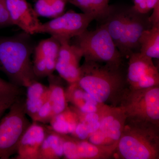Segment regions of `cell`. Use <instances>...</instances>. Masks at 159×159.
Returning a JSON list of instances; mask_svg holds the SVG:
<instances>
[{"mask_svg":"<svg viewBox=\"0 0 159 159\" xmlns=\"http://www.w3.org/2000/svg\"><path fill=\"white\" fill-rule=\"evenodd\" d=\"M48 77L50 89L49 101L54 117L67 108V101L65 91L62 85L52 74Z\"/></svg>","mask_w":159,"mask_h":159,"instance_id":"obj_22","label":"cell"},{"mask_svg":"<svg viewBox=\"0 0 159 159\" xmlns=\"http://www.w3.org/2000/svg\"><path fill=\"white\" fill-rule=\"evenodd\" d=\"M146 3L148 11H149L159 4V0H146Z\"/></svg>","mask_w":159,"mask_h":159,"instance_id":"obj_31","label":"cell"},{"mask_svg":"<svg viewBox=\"0 0 159 159\" xmlns=\"http://www.w3.org/2000/svg\"><path fill=\"white\" fill-rule=\"evenodd\" d=\"M97 112L99 126L89 137L88 141L94 145H109L119 142L125 125L126 116L119 106L102 104Z\"/></svg>","mask_w":159,"mask_h":159,"instance_id":"obj_8","label":"cell"},{"mask_svg":"<svg viewBox=\"0 0 159 159\" xmlns=\"http://www.w3.org/2000/svg\"><path fill=\"white\" fill-rule=\"evenodd\" d=\"M113 157L120 159H159V125L126 119Z\"/></svg>","mask_w":159,"mask_h":159,"instance_id":"obj_2","label":"cell"},{"mask_svg":"<svg viewBox=\"0 0 159 159\" xmlns=\"http://www.w3.org/2000/svg\"><path fill=\"white\" fill-rule=\"evenodd\" d=\"M79 122L77 113L74 109L67 107L62 112L53 117L50 122L51 128L56 132L73 134Z\"/></svg>","mask_w":159,"mask_h":159,"instance_id":"obj_20","label":"cell"},{"mask_svg":"<svg viewBox=\"0 0 159 159\" xmlns=\"http://www.w3.org/2000/svg\"><path fill=\"white\" fill-rule=\"evenodd\" d=\"M70 2L83 13L92 15L96 19L102 20L107 16L111 8L109 5V0H70Z\"/></svg>","mask_w":159,"mask_h":159,"instance_id":"obj_23","label":"cell"},{"mask_svg":"<svg viewBox=\"0 0 159 159\" xmlns=\"http://www.w3.org/2000/svg\"><path fill=\"white\" fill-rule=\"evenodd\" d=\"M140 53L152 58H159V26L144 31L139 41Z\"/></svg>","mask_w":159,"mask_h":159,"instance_id":"obj_21","label":"cell"},{"mask_svg":"<svg viewBox=\"0 0 159 159\" xmlns=\"http://www.w3.org/2000/svg\"><path fill=\"white\" fill-rule=\"evenodd\" d=\"M19 97L0 119L1 159H9L16 153L20 140L31 123L26 116L24 102Z\"/></svg>","mask_w":159,"mask_h":159,"instance_id":"obj_6","label":"cell"},{"mask_svg":"<svg viewBox=\"0 0 159 159\" xmlns=\"http://www.w3.org/2000/svg\"><path fill=\"white\" fill-rule=\"evenodd\" d=\"M61 135L64 140L63 157L66 159H109L113 157L118 143L109 145H96L88 140H80L68 134Z\"/></svg>","mask_w":159,"mask_h":159,"instance_id":"obj_10","label":"cell"},{"mask_svg":"<svg viewBox=\"0 0 159 159\" xmlns=\"http://www.w3.org/2000/svg\"><path fill=\"white\" fill-rule=\"evenodd\" d=\"M27 88V99L24 102L25 109L27 115L33 121L40 109L49 100L50 89L36 80Z\"/></svg>","mask_w":159,"mask_h":159,"instance_id":"obj_18","label":"cell"},{"mask_svg":"<svg viewBox=\"0 0 159 159\" xmlns=\"http://www.w3.org/2000/svg\"><path fill=\"white\" fill-rule=\"evenodd\" d=\"M12 25L7 9L6 0H0V28Z\"/></svg>","mask_w":159,"mask_h":159,"instance_id":"obj_27","label":"cell"},{"mask_svg":"<svg viewBox=\"0 0 159 159\" xmlns=\"http://www.w3.org/2000/svg\"><path fill=\"white\" fill-rule=\"evenodd\" d=\"M12 25L19 27L26 34H35L41 23L34 9L26 0H6Z\"/></svg>","mask_w":159,"mask_h":159,"instance_id":"obj_13","label":"cell"},{"mask_svg":"<svg viewBox=\"0 0 159 159\" xmlns=\"http://www.w3.org/2000/svg\"><path fill=\"white\" fill-rule=\"evenodd\" d=\"M77 83L100 104L119 106L129 88L122 66L85 61Z\"/></svg>","mask_w":159,"mask_h":159,"instance_id":"obj_1","label":"cell"},{"mask_svg":"<svg viewBox=\"0 0 159 159\" xmlns=\"http://www.w3.org/2000/svg\"><path fill=\"white\" fill-rule=\"evenodd\" d=\"M76 44L85 61L120 66L122 56L104 24L94 31L85 30L76 37Z\"/></svg>","mask_w":159,"mask_h":159,"instance_id":"obj_4","label":"cell"},{"mask_svg":"<svg viewBox=\"0 0 159 159\" xmlns=\"http://www.w3.org/2000/svg\"><path fill=\"white\" fill-rule=\"evenodd\" d=\"M64 140L61 134L48 127L45 138L39 151L38 159H59L63 157Z\"/></svg>","mask_w":159,"mask_h":159,"instance_id":"obj_19","label":"cell"},{"mask_svg":"<svg viewBox=\"0 0 159 159\" xmlns=\"http://www.w3.org/2000/svg\"><path fill=\"white\" fill-rule=\"evenodd\" d=\"M48 131V127L33 122L27 129L18 146L16 159H38L39 151Z\"/></svg>","mask_w":159,"mask_h":159,"instance_id":"obj_15","label":"cell"},{"mask_svg":"<svg viewBox=\"0 0 159 159\" xmlns=\"http://www.w3.org/2000/svg\"><path fill=\"white\" fill-rule=\"evenodd\" d=\"M34 10L38 16L57 17L54 0H37L34 5Z\"/></svg>","mask_w":159,"mask_h":159,"instance_id":"obj_24","label":"cell"},{"mask_svg":"<svg viewBox=\"0 0 159 159\" xmlns=\"http://www.w3.org/2000/svg\"><path fill=\"white\" fill-rule=\"evenodd\" d=\"M32 49L21 37H0V71L10 82L27 87L36 79L31 56Z\"/></svg>","mask_w":159,"mask_h":159,"instance_id":"obj_3","label":"cell"},{"mask_svg":"<svg viewBox=\"0 0 159 159\" xmlns=\"http://www.w3.org/2000/svg\"><path fill=\"white\" fill-rule=\"evenodd\" d=\"M60 47L59 41L52 36L41 41L36 46L33 64L36 77L49 76L55 70Z\"/></svg>","mask_w":159,"mask_h":159,"instance_id":"obj_12","label":"cell"},{"mask_svg":"<svg viewBox=\"0 0 159 159\" xmlns=\"http://www.w3.org/2000/svg\"><path fill=\"white\" fill-rule=\"evenodd\" d=\"M127 9L111 7L108 14L103 20V24L122 57L129 56L125 34Z\"/></svg>","mask_w":159,"mask_h":159,"instance_id":"obj_14","label":"cell"},{"mask_svg":"<svg viewBox=\"0 0 159 159\" xmlns=\"http://www.w3.org/2000/svg\"><path fill=\"white\" fill-rule=\"evenodd\" d=\"M21 89L19 87L8 82L0 77V98L10 97H19Z\"/></svg>","mask_w":159,"mask_h":159,"instance_id":"obj_25","label":"cell"},{"mask_svg":"<svg viewBox=\"0 0 159 159\" xmlns=\"http://www.w3.org/2000/svg\"><path fill=\"white\" fill-rule=\"evenodd\" d=\"M134 9L139 13L142 14H147L148 11L147 8L146 0H134Z\"/></svg>","mask_w":159,"mask_h":159,"instance_id":"obj_29","label":"cell"},{"mask_svg":"<svg viewBox=\"0 0 159 159\" xmlns=\"http://www.w3.org/2000/svg\"><path fill=\"white\" fill-rule=\"evenodd\" d=\"M129 57L126 77L129 89H138L159 85L158 70L152 58L140 52H133Z\"/></svg>","mask_w":159,"mask_h":159,"instance_id":"obj_9","label":"cell"},{"mask_svg":"<svg viewBox=\"0 0 159 159\" xmlns=\"http://www.w3.org/2000/svg\"><path fill=\"white\" fill-rule=\"evenodd\" d=\"M53 117L52 108L48 100L40 109L33 122L47 123L50 122Z\"/></svg>","mask_w":159,"mask_h":159,"instance_id":"obj_26","label":"cell"},{"mask_svg":"<svg viewBox=\"0 0 159 159\" xmlns=\"http://www.w3.org/2000/svg\"><path fill=\"white\" fill-rule=\"evenodd\" d=\"M96 18L92 15L68 11L54 19L41 24L35 34H50L59 41L69 42L87 30L89 25Z\"/></svg>","mask_w":159,"mask_h":159,"instance_id":"obj_7","label":"cell"},{"mask_svg":"<svg viewBox=\"0 0 159 159\" xmlns=\"http://www.w3.org/2000/svg\"><path fill=\"white\" fill-rule=\"evenodd\" d=\"M152 14L149 17L152 26H159V4L153 8Z\"/></svg>","mask_w":159,"mask_h":159,"instance_id":"obj_30","label":"cell"},{"mask_svg":"<svg viewBox=\"0 0 159 159\" xmlns=\"http://www.w3.org/2000/svg\"><path fill=\"white\" fill-rule=\"evenodd\" d=\"M19 97H10L0 98V119H2V116L5 112L10 108L13 102Z\"/></svg>","mask_w":159,"mask_h":159,"instance_id":"obj_28","label":"cell"},{"mask_svg":"<svg viewBox=\"0 0 159 159\" xmlns=\"http://www.w3.org/2000/svg\"><path fill=\"white\" fill-rule=\"evenodd\" d=\"M66 99L74 107L85 113L97 112L101 106L90 94L81 88L77 82L70 84L65 91Z\"/></svg>","mask_w":159,"mask_h":159,"instance_id":"obj_17","label":"cell"},{"mask_svg":"<svg viewBox=\"0 0 159 159\" xmlns=\"http://www.w3.org/2000/svg\"><path fill=\"white\" fill-rule=\"evenodd\" d=\"M126 39L129 56L139 47V41L144 31L152 27L149 17L139 13L133 7L127 9Z\"/></svg>","mask_w":159,"mask_h":159,"instance_id":"obj_16","label":"cell"},{"mask_svg":"<svg viewBox=\"0 0 159 159\" xmlns=\"http://www.w3.org/2000/svg\"><path fill=\"white\" fill-rule=\"evenodd\" d=\"M119 107L126 119L159 125V85L138 89L129 88Z\"/></svg>","mask_w":159,"mask_h":159,"instance_id":"obj_5","label":"cell"},{"mask_svg":"<svg viewBox=\"0 0 159 159\" xmlns=\"http://www.w3.org/2000/svg\"><path fill=\"white\" fill-rule=\"evenodd\" d=\"M55 70L69 84L77 82L80 74V62L83 57L81 50L69 42H61Z\"/></svg>","mask_w":159,"mask_h":159,"instance_id":"obj_11","label":"cell"}]
</instances>
